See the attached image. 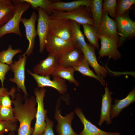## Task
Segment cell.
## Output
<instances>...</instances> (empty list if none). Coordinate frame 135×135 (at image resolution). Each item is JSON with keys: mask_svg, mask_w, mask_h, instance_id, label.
<instances>
[{"mask_svg": "<svg viewBox=\"0 0 135 135\" xmlns=\"http://www.w3.org/2000/svg\"><path fill=\"white\" fill-rule=\"evenodd\" d=\"M11 1L14 6L12 16L6 23L0 26V38L6 34L10 33L22 36L19 26L22 16L31 6L28 3L22 2L20 0Z\"/></svg>", "mask_w": 135, "mask_h": 135, "instance_id": "obj_1", "label": "cell"}, {"mask_svg": "<svg viewBox=\"0 0 135 135\" xmlns=\"http://www.w3.org/2000/svg\"><path fill=\"white\" fill-rule=\"evenodd\" d=\"M50 17L64 18L74 21L82 25L89 24L93 26L94 22L89 8L82 6L68 12L53 10Z\"/></svg>", "mask_w": 135, "mask_h": 135, "instance_id": "obj_2", "label": "cell"}, {"mask_svg": "<svg viewBox=\"0 0 135 135\" xmlns=\"http://www.w3.org/2000/svg\"><path fill=\"white\" fill-rule=\"evenodd\" d=\"M46 89L36 88L34 90L37 108L35 116L36 120L32 135H42L46 126V118L47 111L44 109V98Z\"/></svg>", "mask_w": 135, "mask_h": 135, "instance_id": "obj_3", "label": "cell"}, {"mask_svg": "<svg viewBox=\"0 0 135 135\" xmlns=\"http://www.w3.org/2000/svg\"><path fill=\"white\" fill-rule=\"evenodd\" d=\"M75 48L72 41H67L48 33L45 48L50 54L58 58L68 50Z\"/></svg>", "mask_w": 135, "mask_h": 135, "instance_id": "obj_4", "label": "cell"}, {"mask_svg": "<svg viewBox=\"0 0 135 135\" xmlns=\"http://www.w3.org/2000/svg\"><path fill=\"white\" fill-rule=\"evenodd\" d=\"M27 58L26 55L24 54L19 56L18 60L14 61L10 66V70L14 74V78H10L9 80L16 84L18 92H20L21 90L24 95L28 96L25 84V68Z\"/></svg>", "mask_w": 135, "mask_h": 135, "instance_id": "obj_5", "label": "cell"}, {"mask_svg": "<svg viewBox=\"0 0 135 135\" xmlns=\"http://www.w3.org/2000/svg\"><path fill=\"white\" fill-rule=\"evenodd\" d=\"M72 21L70 20L50 16L49 33L64 40L72 41Z\"/></svg>", "mask_w": 135, "mask_h": 135, "instance_id": "obj_6", "label": "cell"}, {"mask_svg": "<svg viewBox=\"0 0 135 135\" xmlns=\"http://www.w3.org/2000/svg\"><path fill=\"white\" fill-rule=\"evenodd\" d=\"M115 19L120 36L117 44L118 47L122 46L125 41L134 36L135 22L126 13L122 16L116 17Z\"/></svg>", "mask_w": 135, "mask_h": 135, "instance_id": "obj_7", "label": "cell"}, {"mask_svg": "<svg viewBox=\"0 0 135 135\" xmlns=\"http://www.w3.org/2000/svg\"><path fill=\"white\" fill-rule=\"evenodd\" d=\"M26 70L34 78L37 84L38 88L51 87L56 89L62 95L66 92L68 86L65 80L58 77L53 76V80H51L50 76H42L33 73L28 70Z\"/></svg>", "mask_w": 135, "mask_h": 135, "instance_id": "obj_8", "label": "cell"}, {"mask_svg": "<svg viewBox=\"0 0 135 135\" xmlns=\"http://www.w3.org/2000/svg\"><path fill=\"white\" fill-rule=\"evenodd\" d=\"M56 105L54 118L58 124L56 126V131L58 135H78L73 130L72 127V122L73 120L74 113L71 112L62 116L58 108L60 104L58 100Z\"/></svg>", "mask_w": 135, "mask_h": 135, "instance_id": "obj_9", "label": "cell"}, {"mask_svg": "<svg viewBox=\"0 0 135 135\" xmlns=\"http://www.w3.org/2000/svg\"><path fill=\"white\" fill-rule=\"evenodd\" d=\"M37 9L38 16L36 31L39 39V52L42 53L45 48L46 39L49 33L50 16L41 8Z\"/></svg>", "mask_w": 135, "mask_h": 135, "instance_id": "obj_10", "label": "cell"}, {"mask_svg": "<svg viewBox=\"0 0 135 135\" xmlns=\"http://www.w3.org/2000/svg\"><path fill=\"white\" fill-rule=\"evenodd\" d=\"M38 16L34 11L32 13L28 19L22 18L21 22L24 26L26 38L29 42L28 47L24 53L26 55L29 56L33 52L35 44V39L37 35L35 23L37 19Z\"/></svg>", "mask_w": 135, "mask_h": 135, "instance_id": "obj_11", "label": "cell"}, {"mask_svg": "<svg viewBox=\"0 0 135 135\" xmlns=\"http://www.w3.org/2000/svg\"><path fill=\"white\" fill-rule=\"evenodd\" d=\"M107 12H103L102 21L97 33L100 36L118 42L119 36L116 22L110 18Z\"/></svg>", "mask_w": 135, "mask_h": 135, "instance_id": "obj_12", "label": "cell"}, {"mask_svg": "<svg viewBox=\"0 0 135 135\" xmlns=\"http://www.w3.org/2000/svg\"><path fill=\"white\" fill-rule=\"evenodd\" d=\"M101 41V47L98 52V58L105 56L114 60L120 59L121 54L118 49L117 41L99 35Z\"/></svg>", "mask_w": 135, "mask_h": 135, "instance_id": "obj_13", "label": "cell"}, {"mask_svg": "<svg viewBox=\"0 0 135 135\" xmlns=\"http://www.w3.org/2000/svg\"><path fill=\"white\" fill-rule=\"evenodd\" d=\"M74 111L84 126L78 135H121L120 133L107 132L99 128L86 118L80 108H76Z\"/></svg>", "mask_w": 135, "mask_h": 135, "instance_id": "obj_14", "label": "cell"}, {"mask_svg": "<svg viewBox=\"0 0 135 135\" xmlns=\"http://www.w3.org/2000/svg\"><path fill=\"white\" fill-rule=\"evenodd\" d=\"M58 64V58L49 54L46 58L40 60L34 67V73L42 76H50Z\"/></svg>", "mask_w": 135, "mask_h": 135, "instance_id": "obj_15", "label": "cell"}, {"mask_svg": "<svg viewBox=\"0 0 135 135\" xmlns=\"http://www.w3.org/2000/svg\"><path fill=\"white\" fill-rule=\"evenodd\" d=\"M95 50L94 48L89 44L83 50V55L89 65L94 69L96 75L104 78L106 77L108 72L106 68L100 66L98 63Z\"/></svg>", "mask_w": 135, "mask_h": 135, "instance_id": "obj_16", "label": "cell"}, {"mask_svg": "<svg viewBox=\"0 0 135 135\" xmlns=\"http://www.w3.org/2000/svg\"><path fill=\"white\" fill-rule=\"evenodd\" d=\"M106 85L105 93L104 95H102L101 114L100 121L98 124L100 126H101L105 121L107 124H112L110 113L112 100L111 95L113 93L109 91L106 83Z\"/></svg>", "mask_w": 135, "mask_h": 135, "instance_id": "obj_17", "label": "cell"}, {"mask_svg": "<svg viewBox=\"0 0 135 135\" xmlns=\"http://www.w3.org/2000/svg\"><path fill=\"white\" fill-rule=\"evenodd\" d=\"M91 0H78L69 2L52 1L51 7L52 10L68 12L84 6L89 8Z\"/></svg>", "mask_w": 135, "mask_h": 135, "instance_id": "obj_18", "label": "cell"}, {"mask_svg": "<svg viewBox=\"0 0 135 135\" xmlns=\"http://www.w3.org/2000/svg\"><path fill=\"white\" fill-rule=\"evenodd\" d=\"M83 54L74 48L63 54L58 58V64L67 67L73 68L80 61Z\"/></svg>", "mask_w": 135, "mask_h": 135, "instance_id": "obj_19", "label": "cell"}, {"mask_svg": "<svg viewBox=\"0 0 135 135\" xmlns=\"http://www.w3.org/2000/svg\"><path fill=\"white\" fill-rule=\"evenodd\" d=\"M135 101V88L134 87L127 96L121 100L114 99L115 104L112 105L110 118L113 119L118 116L121 111Z\"/></svg>", "mask_w": 135, "mask_h": 135, "instance_id": "obj_20", "label": "cell"}, {"mask_svg": "<svg viewBox=\"0 0 135 135\" xmlns=\"http://www.w3.org/2000/svg\"><path fill=\"white\" fill-rule=\"evenodd\" d=\"M71 36L72 41L75 48L83 54V52L88 44L85 42L84 36L81 31L79 24L72 21Z\"/></svg>", "mask_w": 135, "mask_h": 135, "instance_id": "obj_21", "label": "cell"}, {"mask_svg": "<svg viewBox=\"0 0 135 135\" xmlns=\"http://www.w3.org/2000/svg\"><path fill=\"white\" fill-rule=\"evenodd\" d=\"M102 3L103 0H91L89 8L93 20V27L97 32L102 20Z\"/></svg>", "mask_w": 135, "mask_h": 135, "instance_id": "obj_22", "label": "cell"}, {"mask_svg": "<svg viewBox=\"0 0 135 135\" xmlns=\"http://www.w3.org/2000/svg\"><path fill=\"white\" fill-rule=\"evenodd\" d=\"M89 64L83 56L73 68L75 71L79 72L82 75L95 78L100 82L104 86L106 85V82L103 78H100L89 67Z\"/></svg>", "mask_w": 135, "mask_h": 135, "instance_id": "obj_23", "label": "cell"}, {"mask_svg": "<svg viewBox=\"0 0 135 135\" xmlns=\"http://www.w3.org/2000/svg\"><path fill=\"white\" fill-rule=\"evenodd\" d=\"M75 71L73 68L66 67L58 64L52 76L66 80L75 86H78L79 83L74 77Z\"/></svg>", "mask_w": 135, "mask_h": 135, "instance_id": "obj_24", "label": "cell"}, {"mask_svg": "<svg viewBox=\"0 0 135 135\" xmlns=\"http://www.w3.org/2000/svg\"><path fill=\"white\" fill-rule=\"evenodd\" d=\"M14 4L10 0H0V26L8 21L12 17Z\"/></svg>", "mask_w": 135, "mask_h": 135, "instance_id": "obj_25", "label": "cell"}, {"mask_svg": "<svg viewBox=\"0 0 135 135\" xmlns=\"http://www.w3.org/2000/svg\"><path fill=\"white\" fill-rule=\"evenodd\" d=\"M84 34L90 44L95 49H98L99 44L98 43L100 39L99 35L93 26L89 24L82 25Z\"/></svg>", "mask_w": 135, "mask_h": 135, "instance_id": "obj_26", "label": "cell"}, {"mask_svg": "<svg viewBox=\"0 0 135 135\" xmlns=\"http://www.w3.org/2000/svg\"><path fill=\"white\" fill-rule=\"evenodd\" d=\"M30 4L33 8L37 9L40 8L43 9L49 15L52 14V10L51 6L52 1L49 0H20Z\"/></svg>", "mask_w": 135, "mask_h": 135, "instance_id": "obj_27", "label": "cell"}, {"mask_svg": "<svg viewBox=\"0 0 135 135\" xmlns=\"http://www.w3.org/2000/svg\"><path fill=\"white\" fill-rule=\"evenodd\" d=\"M22 52V50L19 48L12 49V45L9 44L6 50L0 52V62L10 66L13 62L14 56Z\"/></svg>", "mask_w": 135, "mask_h": 135, "instance_id": "obj_28", "label": "cell"}, {"mask_svg": "<svg viewBox=\"0 0 135 135\" xmlns=\"http://www.w3.org/2000/svg\"><path fill=\"white\" fill-rule=\"evenodd\" d=\"M116 17L122 16L126 13L132 6L135 4V0H117Z\"/></svg>", "mask_w": 135, "mask_h": 135, "instance_id": "obj_29", "label": "cell"}, {"mask_svg": "<svg viewBox=\"0 0 135 135\" xmlns=\"http://www.w3.org/2000/svg\"><path fill=\"white\" fill-rule=\"evenodd\" d=\"M117 0H104L102 3L103 12H107L113 18H116Z\"/></svg>", "mask_w": 135, "mask_h": 135, "instance_id": "obj_30", "label": "cell"}, {"mask_svg": "<svg viewBox=\"0 0 135 135\" xmlns=\"http://www.w3.org/2000/svg\"><path fill=\"white\" fill-rule=\"evenodd\" d=\"M0 120L4 121H10L16 122L15 118L13 108L12 106L9 107H0Z\"/></svg>", "mask_w": 135, "mask_h": 135, "instance_id": "obj_31", "label": "cell"}, {"mask_svg": "<svg viewBox=\"0 0 135 135\" xmlns=\"http://www.w3.org/2000/svg\"><path fill=\"white\" fill-rule=\"evenodd\" d=\"M18 128L16 122L0 120V134L14 132L18 130Z\"/></svg>", "mask_w": 135, "mask_h": 135, "instance_id": "obj_32", "label": "cell"}, {"mask_svg": "<svg viewBox=\"0 0 135 135\" xmlns=\"http://www.w3.org/2000/svg\"><path fill=\"white\" fill-rule=\"evenodd\" d=\"M10 70L9 65L0 62V80L2 87L4 86V80L6 79V76Z\"/></svg>", "mask_w": 135, "mask_h": 135, "instance_id": "obj_33", "label": "cell"}, {"mask_svg": "<svg viewBox=\"0 0 135 135\" xmlns=\"http://www.w3.org/2000/svg\"><path fill=\"white\" fill-rule=\"evenodd\" d=\"M46 127L42 135H54L52 129L54 124L53 122L50 119L46 116Z\"/></svg>", "mask_w": 135, "mask_h": 135, "instance_id": "obj_34", "label": "cell"}, {"mask_svg": "<svg viewBox=\"0 0 135 135\" xmlns=\"http://www.w3.org/2000/svg\"><path fill=\"white\" fill-rule=\"evenodd\" d=\"M9 95H0V107L12 106V100Z\"/></svg>", "mask_w": 135, "mask_h": 135, "instance_id": "obj_35", "label": "cell"}, {"mask_svg": "<svg viewBox=\"0 0 135 135\" xmlns=\"http://www.w3.org/2000/svg\"><path fill=\"white\" fill-rule=\"evenodd\" d=\"M16 90V88L14 87L12 88L8 91L7 88L4 86L0 88V95H9L12 97L15 96Z\"/></svg>", "mask_w": 135, "mask_h": 135, "instance_id": "obj_36", "label": "cell"}, {"mask_svg": "<svg viewBox=\"0 0 135 135\" xmlns=\"http://www.w3.org/2000/svg\"><path fill=\"white\" fill-rule=\"evenodd\" d=\"M8 135H16L14 132H10Z\"/></svg>", "mask_w": 135, "mask_h": 135, "instance_id": "obj_37", "label": "cell"}, {"mask_svg": "<svg viewBox=\"0 0 135 135\" xmlns=\"http://www.w3.org/2000/svg\"><path fill=\"white\" fill-rule=\"evenodd\" d=\"M0 135H4V134H0Z\"/></svg>", "mask_w": 135, "mask_h": 135, "instance_id": "obj_38", "label": "cell"}]
</instances>
